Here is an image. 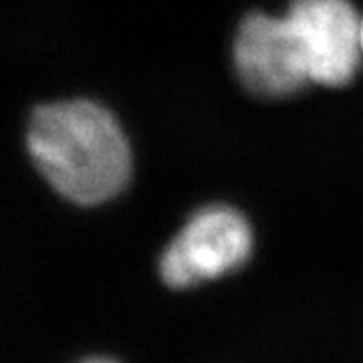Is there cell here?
<instances>
[{"mask_svg": "<svg viewBox=\"0 0 363 363\" xmlns=\"http://www.w3.org/2000/svg\"><path fill=\"white\" fill-rule=\"evenodd\" d=\"M247 216L226 204L200 208L169 240L160 259V274L172 289L208 283L240 269L252 255Z\"/></svg>", "mask_w": 363, "mask_h": 363, "instance_id": "obj_2", "label": "cell"}, {"mask_svg": "<svg viewBox=\"0 0 363 363\" xmlns=\"http://www.w3.org/2000/svg\"><path fill=\"white\" fill-rule=\"evenodd\" d=\"M81 363H116V362L105 359V357H93V359H85V362H81Z\"/></svg>", "mask_w": 363, "mask_h": 363, "instance_id": "obj_5", "label": "cell"}, {"mask_svg": "<svg viewBox=\"0 0 363 363\" xmlns=\"http://www.w3.org/2000/svg\"><path fill=\"white\" fill-rule=\"evenodd\" d=\"M233 57L240 83L264 99H283L311 83L286 16L247 14L236 30Z\"/></svg>", "mask_w": 363, "mask_h": 363, "instance_id": "obj_4", "label": "cell"}, {"mask_svg": "<svg viewBox=\"0 0 363 363\" xmlns=\"http://www.w3.org/2000/svg\"><path fill=\"white\" fill-rule=\"evenodd\" d=\"M362 51H363V18H362Z\"/></svg>", "mask_w": 363, "mask_h": 363, "instance_id": "obj_6", "label": "cell"}, {"mask_svg": "<svg viewBox=\"0 0 363 363\" xmlns=\"http://www.w3.org/2000/svg\"><path fill=\"white\" fill-rule=\"evenodd\" d=\"M26 150L52 190L79 206L121 194L133 169L123 128L109 109L89 99L39 105L26 125Z\"/></svg>", "mask_w": 363, "mask_h": 363, "instance_id": "obj_1", "label": "cell"}, {"mask_svg": "<svg viewBox=\"0 0 363 363\" xmlns=\"http://www.w3.org/2000/svg\"><path fill=\"white\" fill-rule=\"evenodd\" d=\"M285 16L311 83L343 87L355 77L363 57L362 18L350 0H293Z\"/></svg>", "mask_w": 363, "mask_h": 363, "instance_id": "obj_3", "label": "cell"}]
</instances>
